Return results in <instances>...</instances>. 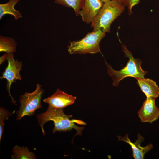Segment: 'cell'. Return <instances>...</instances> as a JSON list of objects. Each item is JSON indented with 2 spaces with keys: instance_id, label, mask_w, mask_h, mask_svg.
<instances>
[{
  "instance_id": "6da1fadb",
  "label": "cell",
  "mask_w": 159,
  "mask_h": 159,
  "mask_svg": "<svg viewBox=\"0 0 159 159\" xmlns=\"http://www.w3.org/2000/svg\"><path fill=\"white\" fill-rule=\"evenodd\" d=\"M37 119L40 126L42 134L44 136L45 132L44 129V124L48 121L53 122L54 127L52 132H57L69 131L73 129L76 131L75 137L77 135H82V131L84 127H80L76 125L75 123L81 125H85L86 123L83 121L76 119H70L72 115L65 114L63 109H57L52 108L48 105L46 110L43 113L37 115Z\"/></svg>"
},
{
  "instance_id": "7a4b0ae2",
  "label": "cell",
  "mask_w": 159,
  "mask_h": 159,
  "mask_svg": "<svg viewBox=\"0 0 159 159\" xmlns=\"http://www.w3.org/2000/svg\"><path fill=\"white\" fill-rule=\"evenodd\" d=\"M122 51L125 52V56L128 57V60L126 66L119 70L114 69L105 61L107 68V74L112 78L114 86H118L119 82L127 77L143 78L148 72L143 70L141 67L142 61L141 59L134 58L132 54L127 49L125 45L122 44Z\"/></svg>"
},
{
  "instance_id": "3957f363",
  "label": "cell",
  "mask_w": 159,
  "mask_h": 159,
  "mask_svg": "<svg viewBox=\"0 0 159 159\" xmlns=\"http://www.w3.org/2000/svg\"><path fill=\"white\" fill-rule=\"evenodd\" d=\"M125 9L124 5L114 0L104 3L97 16L91 22L93 31L100 30L110 32L111 24L120 15Z\"/></svg>"
},
{
  "instance_id": "277c9868",
  "label": "cell",
  "mask_w": 159,
  "mask_h": 159,
  "mask_svg": "<svg viewBox=\"0 0 159 159\" xmlns=\"http://www.w3.org/2000/svg\"><path fill=\"white\" fill-rule=\"evenodd\" d=\"M105 35V33L101 30L93 31L82 39L71 42L68 47V52L71 54H94L99 52L102 55L99 44Z\"/></svg>"
},
{
  "instance_id": "5b68a950",
  "label": "cell",
  "mask_w": 159,
  "mask_h": 159,
  "mask_svg": "<svg viewBox=\"0 0 159 159\" xmlns=\"http://www.w3.org/2000/svg\"><path fill=\"white\" fill-rule=\"evenodd\" d=\"M44 92L42 86L37 83L36 89L33 92H26L21 95L19 100V109L16 113V120H20L25 116L34 115L37 110L42 108L41 100Z\"/></svg>"
},
{
  "instance_id": "8992f818",
  "label": "cell",
  "mask_w": 159,
  "mask_h": 159,
  "mask_svg": "<svg viewBox=\"0 0 159 159\" xmlns=\"http://www.w3.org/2000/svg\"><path fill=\"white\" fill-rule=\"evenodd\" d=\"M7 54L8 65L0 77V79H5L7 80L6 88L9 95L11 97L12 102L16 104V102L11 95L10 90L12 83L16 82L17 80H21L20 72L22 69V62L14 59V53Z\"/></svg>"
},
{
  "instance_id": "52a82bcc",
  "label": "cell",
  "mask_w": 159,
  "mask_h": 159,
  "mask_svg": "<svg viewBox=\"0 0 159 159\" xmlns=\"http://www.w3.org/2000/svg\"><path fill=\"white\" fill-rule=\"evenodd\" d=\"M76 99L75 96L57 89L53 95L43 100V101L52 108L63 109L74 103Z\"/></svg>"
},
{
  "instance_id": "ba28073f",
  "label": "cell",
  "mask_w": 159,
  "mask_h": 159,
  "mask_svg": "<svg viewBox=\"0 0 159 159\" xmlns=\"http://www.w3.org/2000/svg\"><path fill=\"white\" fill-rule=\"evenodd\" d=\"M155 99L146 98L138 112V117L142 122L152 123L159 118V109L156 106Z\"/></svg>"
},
{
  "instance_id": "9c48e42d",
  "label": "cell",
  "mask_w": 159,
  "mask_h": 159,
  "mask_svg": "<svg viewBox=\"0 0 159 159\" xmlns=\"http://www.w3.org/2000/svg\"><path fill=\"white\" fill-rule=\"evenodd\" d=\"M103 4L101 0H84L79 13L83 21L87 24L91 23Z\"/></svg>"
},
{
  "instance_id": "30bf717a",
  "label": "cell",
  "mask_w": 159,
  "mask_h": 159,
  "mask_svg": "<svg viewBox=\"0 0 159 159\" xmlns=\"http://www.w3.org/2000/svg\"><path fill=\"white\" fill-rule=\"evenodd\" d=\"M128 135V134H127L124 137L117 136V137L119 138L118 141L126 142L130 146L132 151V156L134 159H144L145 154L153 148V145L151 144H150L144 147L141 146V144L144 140V139L139 133L138 134L137 139L134 143L130 140Z\"/></svg>"
},
{
  "instance_id": "8fae6325",
  "label": "cell",
  "mask_w": 159,
  "mask_h": 159,
  "mask_svg": "<svg viewBox=\"0 0 159 159\" xmlns=\"http://www.w3.org/2000/svg\"><path fill=\"white\" fill-rule=\"evenodd\" d=\"M136 83L146 98L155 99L159 95V88L155 82L149 78H137Z\"/></svg>"
},
{
  "instance_id": "7c38bea8",
  "label": "cell",
  "mask_w": 159,
  "mask_h": 159,
  "mask_svg": "<svg viewBox=\"0 0 159 159\" xmlns=\"http://www.w3.org/2000/svg\"><path fill=\"white\" fill-rule=\"evenodd\" d=\"M20 0H10L5 4H0V19L1 20L3 16L6 14L13 16L15 20L22 18L21 14L14 8V6Z\"/></svg>"
},
{
  "instance_id": "4fadbf2b",
  "label": "cell",
  "mask_w": 159,
  "mask_h": 159,
  "mask_svg": "<svg viewBox=\"0 0 159 159\" xmlns=\"http://www.w3.org/2000/svg\"><path fill=\"white\" fill-rule=\"evenodd\" d=\"M13 154L11 158L12 159H35V154L29 150L27 147L16 145L12 149Z\"/></svg>"
},
{
  "instance_id": "5bb4252c",
  "label": "cell",
  "mask_w": 159,
  "mask_h": 159,
  "mask_svg": "<svg viewBox=\"0 0 159 159\" xmlns=\"http://www.w3.org/2000/svg\"><path fill=\"white\" fill-rule=\"evenodd\" d=\"M16 42L11 37L0 36V52L14 53L16 51Z\"/></svg>"
},
{
  "instance_id": "9a60e30c",
  "label": "cell",
  "mask_w": 159,
  "mask_h": 159,
  "mask_svg": "<svg viewBox=\"0 0 159 159\" xmlns=\"http://www.w3.org/2000/svg\"><path fill=\"white\" fill-rule=\"evenodd\" d=\"M84 0H55V3L67 7L72 8L77 16L79 15Z\"/></svg>"
},
{
  "instance_id": "2e32d148",
  "label": "cell",
  "mask_w": 159,
  "mask_h": 159,
  "mask_svg": "<svg viewBox=\"0 0 159 159\" xmlns=\"http://www.w3.org/2000/svg\"><path fill=\"white\" fill-rule=\"evenodd\" d=\"M11 115L10 112L6 109L0 108V141L4 132V122L5 120H8Z\"/></svg>"
},
{
  "instance_id": "e0dca14e",
  "label": "cell",
  "mask_w": 159,
  "mask_h": 159,
  "mask_svg": "<svg viewBox=\"0 0 159 159\" xmlns=\"http://www.w3.org/2000/svg\"><path fill=\"white\" fill-rule=\"evenodd\" d=\"M140 0H124L123 5L127 6L128 9L129 13H132L133 7L137 4Z\"/></svg>"
},
{
  "instance_id": "ac0fdd59",
  "label": "cell",
  "mask_w": 159,
  "mask_h": 159,
  "mask_svg": "<svg viewBox=\"0 0 159 159\" xmlns=\"http://www.w3.org/2000/svg\"><path fill=\"white\" fill-rule=\"evenodd\" d=\"M7 53L4 54L0 57V64L1 65L7 59Z\"/></svg>"
},
{
  "instance_id": "d6986e66",
  "label": "cell",
  "mask_w": 159,
  "mask_h": 159,
  "mask_svg": "<svg viewBox=\"0 0 159 159\" xmlns=\"http://www.w3.org/2000/svg\"><path fill=\"white\" fill-rule=\"evenodd\" d=\"M117 1L120 3L123 4H124V0H114Z\"/></svg>"
},
{
  "instance_id": "ffe728a7",
  "label": "cell",
  "mask_w": 159,
  "mask_h": 159,
  "mask_svg": "<svg viewBox=\"0 0 159 159\" xmlns=\"http://www.w3.org/2000/svg\"><path fill=\"white\" fill-rule=\"evenodd\" d=\"M104 3H105L106 2L109 1H110L111 0H101Z\"/></svg>"
}]
</instances>
